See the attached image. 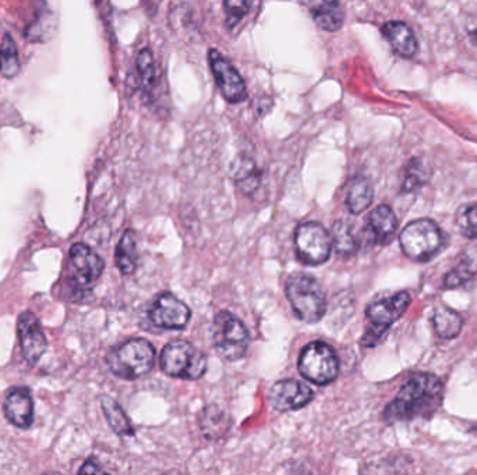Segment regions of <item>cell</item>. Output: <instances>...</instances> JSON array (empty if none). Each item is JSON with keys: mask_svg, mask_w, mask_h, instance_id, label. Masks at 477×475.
<instances>
[{"mask_svg": "<svg viewBox=\"0 0 477 475\" xmlns=\"http://www.w3.org/2000/svg\"><path fill=\"white\" fill-rule=\"evenodd\" d=\"M459 232L464 237L471 240L477 239V205H471V207H464L458 214L456 219Z\"/></svg>", "mask_w": 477, "mask_h": 475, "instance_id": "31", "label": "cell"}, {"mask_svg": "<svg viewBox=\"0 0 477 475\" xmlns=\"http://www.w3.org/2000/svg\"><path fill=\"white\" fill-rule=\"evenodd\" d=\"M332 244L336 247L338 254L352 255L357 251L356 237L352 233L351 225L344 221H338L332 227Z\"/></svg>", "mask_w": 477, "mask_h": 475, "instance_id": "28", "label": "cell"}, {"mask_svg": "<svg viewBox=\"0 0 477 475\" xmlns=\"http://www.w3.org/2000/svg\"><path fill=\"white\" fill-rule=\"evenodd\" d=\"M161 369L169 377L200 379L207 371V357L189 342L175 340L162 350Z\"/></svg>", "mask_w": 477, "mask_h": 475, "instance_id": "6", "label": "cell"}, {"mask_svg": "<svg viewBox=\"0 0 477 475\" xmlns=\"http://www.w3.org/2000/svg\"><path fill=\"white\" fill-rule=\"evenodd\" d=\"M399 242L409 259L427 262L444 246V234L439 225L430 219H419L402 230Z\"/></svg>", "mask_w": 477, "mask_h": 475, "instance_id": "5", "label": "cell"}, {"mask_svg": "<svg viewBox=\"0 0 477 475\" xmlns=\"http://www.w3.org/2000/svg\"><path fill=\"white\" fill-rule=\"evenodd\" d=\"M115 261L119 271L124 275H133L139 265V251H137V236L133 230L124 232L121 242L117 244Z\"/></svg>", "mask_w": 477, "mask_h": 475, "instance_id": "21", "label": "cell"}, {"mask_svg": "<svg viewBox=\"0 0 477 475\" xmlns=\"http://www.w3.org/2000/svg\"><path fill=\"white\" fill-rule=\"evenodd\" d=\"M286 297L297 318L307 324L321 321L327 311L323 287L311 276L296 274L286 282Z\"/></svg>", "mask_w": 477, "mask_h": 475, "instance_id": "3", "label": "cell"}, {"mask_svg": "<svg viewBox=\"0 0 477 475\" xmlns=\"http://www.w3.org/2000/svg\"><path fill=\"white\" fill-rule=\"evenodd\" d=\"M304 9L324 31L336 32L344 24L345 13L341 0H301Z\"/></svg>", "mask_w": 477, "mask_h": 475, "instance_id": "16", "label": "cell"}, {"mask_svg": "<svg viewBox=\"0 0 477 475\" xmlns=\"http://www.w3.org/2000/svg\"><path fill=\"white\" fill-rule=\"evenodd\" d=\"M477 275V249L464 250L456 267L444 276V289H456Z\"/></svg>", "mask_w": 477, "mask_h": 475, "instance_id": "20", "label": "cell"}, {"mask_svg": "<svg viewBox=\"0 0 477 475\" xmlns=\"http://www.w3.org/2000/svg\"><path fill=\"white\" fill-rule=\"evenodd\" d=\"M4 411L9 422L20 429H29L34 422V402L29 387H13L4 399Z\"/></svg>", "mask_w": 477, "mask_h": 475, "instance_id": "15", "label": "cell"}, {"mask_svg": "<svg viewBox=\"0 0 477 475\" xmlns=\"http://www.w3.org/2000/svg\"><path fill=\"white\" fill-rule=\"evenodd\" d=\"M19 51L13 38L7 32H0V72L6 79H13L20 72Z\"/></svg>", "mask_w": 477, "mask_h": 475, "instance_id": "25", "label": "cell"}, {"mask_svg": "<svg viewBox=\"0 0 477 475\" xmlns=\"http://www.w3.org/2000/svg\"><path fill=\"white\" fill-rule=\"evenodd\" d=\"M154 362V346L146 339L127 340L112 349L106 356V364L112 374L127 381L149 374Z\"/></svg>", "mask_w": 477, "mask_h": 475, "instance_id": "2", "label": "cell"}, {"mask_svg": "<svg viewBox=\"0 0 477 475\" xmlns=\"http://www.w3.org/2000/svg\"><path fill=\"white\" fill-rule=\"evenodd\" d=\"M396 229H398V219L388 205H379L374 211L370 212L366 226L370 242H388Z\"/></svg>", "mask_w": 477, "mask_h": 475, "instance_id": "18", "label": "cell"}, {"mask_svg": "<svg viewBox=\"0 0 477 475\" xmlns=\"http://www.w3.org/2000/svg\"><path fill=\"white\" fill-rule=\"evenodd\" d=\"M431 177L430 167L421 157H413L405 172L402 192H413L426 184Z\"/></svg>", "mask_w": 477, "mask_h": 475, "instance_id": "27", "label": "cell"}, {"mask_svg": "<svg viewBox=\"0 0 477 475\" xmlns=\"http://www.w3.org/2000/svg\"><path fill=\"white\" fill-rule=\"evenodd\" d=\"M159 2L161 0H144V4H146L147 10H149V13L154 14L157 10H158Z\"/></svg>", "mask_w": 477, "mask_h": 475, "instance_id": "34", "label": "cell"}, {"mask_svg": "<svg viewBox=\"0 0 477 475\" xmlns=\"http://www.w3.org/2000/svg\"><path fill=\"white\" fill-rule=\"evenodd\" d=\"M444 386L439 377L429 372L414 374L384 410L388 424L430 419L443 402Z\"/></svg>", "mask_w": 477, "mask_h": 475, "instance_id": "1", "label": "cell"}, {"mask_svg": "<svg viewBox=\"0 0 477 475\" xmlns=\"http://www.w3.org/2000/svg\"><path fill=\"white\" fill-rule=\"evenodd\" d=\"M104 269V259L84 242H77L70 249L67 282L77 290L92 286Z\"/></svg>", "mask_w": 477, "mask_h": 475, "instance_id": "10", "label": "cell"}, {"mask_svg": "<svg viewBox=\"0 0 477 475\" xmlns=\"http://www.w3.org/2000/svg\"><path fill=\"white\" fill-rule=\"evenodd\" d=\"M332 237L323 225L306 222L294 233L297 259L306 265H321L331 257Z\"/></svg>", "mask_w": 477, "mask_h": 475, "instance_id": "9", "label": "cell"}, {"mask_svg": "<svg viewBox=\"0 0 477 475\" xmlns=\"http://www.w3.org/2000/svg\"><path fill=\"white\" fill-rule=\"evenodd\" d=\"M299 371L307 381L319 386L331 384L336 381L339 372L336 352L324 342H311L302 352Z\"/></svg>", "mask_w": 477, "mask_h": 475, "instance_id": "8", "label": "cell"}, {"mask_svg": "<svg viewBox=\"0 0 477 475\" xmlns=\"http://www.w3.org/2000/svg\"><path fill=\"white\" fill-rule=\"evenodd\" d=\"M149 321L161 329H183L189 324L192 311L172 293H161L152 302Z\"/></svg>", "mask_w": 477, "mask_h": 475, "instance_id": "12", "label": "cell"}, {"mask_svg": "<svg viewBox=\"0 0 477 475\" xmlns=\"http://www.w3.org/2000/svg\"><path fill=\"white\" fill-rule=\"evenodd\" d=\"M209 57L212 74L222 97L231 104H242L246 101V84L234 64L217 49H211Z\"/></svg>", "mask_w": 477, "mask_h": 475, "instance_id": "11", "label": "cell"}, {"mask_svg": "<svg viewBox=\"0 0 477 475\" xmlns=\"http://www.w3.org/2000/svg\"><path fill=\"white\" fill-rule=\"evenodd\" d=\"M234 179L239 190L243 194L250 196V194H253L259 189L260 182H261V174H260L251 157H242L234 164Z\"/></svg>", "mask_w": 477, "mask_h": 475, "instance_id": "22", "label": "cell"}, {"mask_svg": "<svg viewBox=\"0 0 477 475\" xmlns=\"http://www.w3.org/2000/svg\"><path fill=\"white\" fill-rule=\"evenodd\" d=\"M373 186L366 177H356L352 180L351 186H349L348 199H346V205H348L349 211L353 215L362 214L369 208L371 202H373Z\"/></svg>", "mask_w": 477, "mask_h": 475, "instance_id": "23", "label": "cell"}, {"mask_svg": "<svg viewBox=\"0 0 477 475\" xmlns=\"http://www.w3.org/2000/svg\"><path fill=\"white\" fill-rule=\"evenodd\" d=\"M468 37L471 39L472 44L477 47V20L472 21L468 26Z\"/></svg>", "mask_w": 477, "mask_h": 475, "instance_id": "33", "label": "cell"}, {"mask_svg": "<svg viewBox=\"0 0 477 475\" xmlns=\"http://www.w3.org/2000/svg\"><path fill=\"white\" fill-rule=\"evenodd\" d=\"M102 410H104L105 417L108 420L111 428L121 437H129L133 435V427L130 422L129 417L124 414V409L119 406L116 400L109 396H104L101 399Z\"/></svg>", "mask_w": 477, "mask_h": 475, "instance_id": "26", "label": "cell"}, {"mask_svg": "<svg viewBox=\"0 0 477 475\" xmlns=\"http://www.w3.org/2000/svg\"><path fill=\"white\" fill-rule=\"evenodd\" d=\"M411 294L408 292H399L387 299L376 300L367 307L366 334L362 337L361 344L364 347H373L379 344L386 336L389 327L396 324L411 304Z\"/></svg>", "mask_w": 477, "mask_h": 475, "instance_id": "4", "label": "cell"}, {"mask_svg": "<svg viewBox=\"0 0 477 475\" xmlns=\"http://www.w3.org/2000/svg\"><path fill=\"white\" fill-rule=\"evenodd\" d=\"M212 342L219 356L237 361L246 354L250 335L246 325L232 312L221 311L212 324Z\"/></svg>", "mask_w": 477, "mask_h": 475, "instance_id": "7", "label": "cell"}, {"mask_svg": "<svg viewBox=\"0 0 477 475\" xmlns=\"http://www.w3.org/2000/svg\"><path fill=\"white\" fill-rule=\"evenodd\" d=\"M231 424L229 412L222 407L216 406V404L206 407L200 416V427H201L202 434L211 441L221 439L224 435H226V432L231 428Z\"/></svg>", "mask_w": 477, "mask_h": 475, "instance_id": "19", "label": "cell"}, {"mask_svg": "<svg viewBox=\"0 0 477 475\" xmlns=\"http://www.w3.org/2000/svg\"><path fill=\"white\" fill-rule=\"evenodd\" d=\"M95 472H104V470L97 466L95 462H92V460H87L84 462V466L80 469V474H95Z\"/></svg>", "mask_w": 477, "mask_h": 475, "instance_id": "32", "label": "cell"}, {"mask_svg": "<svg viewBox=\"0 0 477 475\" xmlns=\"http://www.w3.org/2000/svg\"><path fill=\"white\" fill-rule=\"evenodd\" d=\"M17 334L22 356L30 364H37L47 349V336L38 317L31 311L21 312L17 321Z\"/></svg>", "mask_w": 477, "mask_h": 475, "instance_id": "13", "label": "cell"}, {"mask_svg": "<svg viewBox=\"0 0 477 475\" xmlns=\"http://www.w3.org/2000/svg\"><path fill=\"white\" fill-rule=\"evenodd\" d=\"M433 327L436 334L443 339H456L464 327V319L458 312L447 307H439L433 314Z\"/></svg>", "mask_w": 477, "mask_h": 475, "instance_id": "24", "label": "cell"}, {"mask_svg": "<svg viewBox=\"0 0 477 475\" xmlns=\"http://www.w3.org/2000/svg\"><path fill=\"white\" fill-rule=\"evenodd\" d=\"M269 403L278 411L302 409L313 399V391L297 379H284L269 389Z\"/></svg>", "mask_w": 477, "mask_h": 475, "instance_id": "14", "label": "cell"}, {"mask_svg": "<svg viewBox=\"0 0 477 475\" xmlns=\"http://www.w3.org/2000/svg\"><path fill=\"white\" fill-rule=\"evenodd\" d=\"M250 10V0H224V12L226 26L234 29L246 17Z\"/></svg>", "mask_w": 477, "mask_h": 475, "instance_id": "30", "label": "cell"}, {"mask_svg": "<svg viewBox=\"0 0 477 475\" xmlns=\"http://www.w3.org/2000/svg\"><path fill=\"white\" fill-rule=\"evenodd\" d=\"M137 70H139L140 80H141L142 89L146 94H152L157 82V67H155L154 56L151 49L144 47L139 52L137 56Z\"/></svg>", "mask_w": 477, "mask_h": 475, "instance_id": "29", "label": "cell"}, {"mask_svg": "<svg viewBox=\"0 0 477 475\" xmlns=\"http://www.w3.org/2000/svg\"><path fill=\"white\" fill-rule=\"evenodd\" d=\"M384 38L389 42L392 49L405 59H411L419 51V42L411 27L404 21H388L381 27Z\"/></svg>", "mask_w": 477, "mask_h": 475, "instance_id": "17", "label": "cell"}]
</instances>
